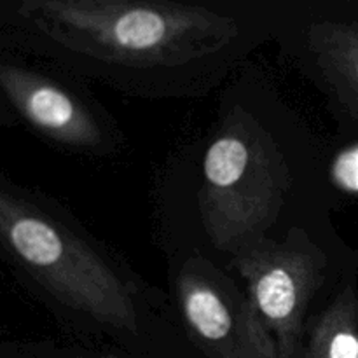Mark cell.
<instances>
[{"instance_id": "6da1fadb", "label": "cell", "mask_w": 358, "mask_h": 358, "mask_svg": "<svg viewBox=\"0 0 358 358\" xmlns=\"http://www.w3.org/2000/svg\"><path fill=\"white\" fill-rule=\"evenodd\" d=\"M280 13L170 0H7L3 49L149 100L201 98L275 38Z\"/></svg>"}, {"instance_id": "7a4b0ae2", "label": "cell", "mask_w": 358, "mask_h": 358, "mask_svg": "<svg viewBox=\"0 0 358 358\" xmlns=\"http://www.w3.org/2000/svg\"><path fill=\"white\" fill-rule=\"evenodd\" d=\"M252 70L245 63L222 96L192 196L206 243L227 262L276 238L303 175L315 168L310 131Z\"/></svg>"}, {"instance_id": "3957f363", "label": "cell", "mask_w": 358, "mask_h": 358, "mask_svg": "<svg viewBox=\"0 0 358 358\" xmlns=\"http://www.w3.org/2000/svg\"><path fill=\"white\" fill-rule=\"evenodd\" d=\"M0 245L24 289L66 329L119 343L143 336L150 294L56 199L2 177Z\"/></svg>"}, {"instance_id": "277c9868", "label": "cell", "mask_w": 358, "mask_h": 358, "mask_svg": "<svg viewBox=\"0 0 358 358\" xmlns=\"http://www.w3.org/2000/svg\"><path fill=\"white\" fill-rule=\"evenodd\" d=\"M0 91L14 119L52 149L103 157L117 154L124 143L114 115L90 93L83 79L56 66L3 56Z\"/></svg>"}, {"instance_id": "5b68a950", "label": "cell", "mask_w": 358, "mask_h": 358, "mask_svg": "<svg viewBox=\"0 0 358 358\" xmlns=\"http://www.w3.org/2000/svg\"><path fill=\"white\" fill-rule=\"evenodd\" d=\"M226 269L241 280L280 358H299L308 308L327 280V252L297 224L241 252Z\"/></svg>"}, {"instance_id": "8992f818", "label": "cell", "mask_w": 358, "mask_h": 358, "mask_svg": "<svg viewBox=\"0 0 358 358\" xmlns=\"http://www.w3.org/2000/svg\"><path fill=\"white\" fill-rule=\"evenodd\" d=\"M173 292L185 331L206 358H280L236 276L208 255H185Z\"/></svg>"}, {"instance_id": "52a82bcc", "label": "cell", "mask_w": 358, "mask_h": 358, "mask_svg": "<svg viewBox=\"0 0 358 358\" xmlns=\"http://www.w3.org/2000/svg\"><path fill=\"white\" fill-rule=\"evenodd\" d=\"M283 55L320 90L339 119L358 124V20L315 10L280 13Z\"/></svg>"}, {"instance_id": "ba28073f", "label": "cell", "mask_w": 358, "mask_h": 358, "mask_svg": "<svg viewBox=\"0 0 358 358\" xmlns=\"http://www.w3.org/2000/svg\"><path fill=\"white\" fill-rule=\"evenodd\" d=\"M299 358H358V292L346 285L304 329Z\"/></svg>"}, {"instance_id": "9c48e42d", "label": "cell", "mask_w": 358, "mask_h": 358, "mask_svg": "<svg viewBox=\"0 0 358 358\" xmlns=\"http://www.w3.org/2000/svg\"><path fill=\"white\" fill-rule=\"evenodd\" d=\"M14 355L20 358H119L110 352L93 348H58L48 343L14 345Z\"/></svg>"}, {"instance_id": "30bf717a", "label": "cell", "mask_w": 358, "mask_h": 358, "mask_svg": "<svg viewBox=\"0 0 358 358\" xmlns=\"http://www.w3.org/2000/svg\"><path fill=\"white\" fill-rule=\"evenodd\" d=\"M331 178L336 187L358 194V143L338 152L331 164Z\"/></svg>"}]
</instances>
